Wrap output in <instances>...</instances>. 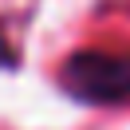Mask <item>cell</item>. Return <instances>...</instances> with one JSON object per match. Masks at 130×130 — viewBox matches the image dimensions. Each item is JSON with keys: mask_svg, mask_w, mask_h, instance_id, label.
<instances>
[{"mask_svg": "<svg viewBox=\"0 0 130 130\" xmlns=\"http://www.w3.org/2000/svg\"><path fill=\"white\" fill-rule=\"evenodd\" d=\"M55 83L83 106H126L130 103V55L126 51L83 47L59 63Z\"/></svg>", "mask_w": 130, "mask_h": 130, "instance_id": "obj_1", "label": "cell"}, {"mask_svg": "<svg viewBox=\"0 0 130 130\" xmlns=\"http://www.w3.org/2000/svg\"><path fill=\"white\" fill-rule=\"evenodd\" d=\"M12 67H20V55H16V47L8 43L4 28H0V71H12Z\"/></svg>", "mask_w": 130, "mask_h": 130, "instance_id": "obj_2", "label": "cell"}]
</instances>
